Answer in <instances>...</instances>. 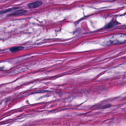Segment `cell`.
<instances>
[{
  "instance_id": "6da1fadb",
  "label": "cell",
  "mask_w": 126,
  "mask_h": 126,
  "mask_svg": "<svg viewBox=\"0 0 126 126\" xmlns=\"http://www.w3.org/2000/svg\"><path fill=\"white\" fill-rule=\"evenodd\" d=\"M126 43V34L117 33L111 36L107 40L108 45H120Z\"/></svg>"
},
{
  "instance_id": "7a4b0ae2",
  "label": "cell",
  "mask_w": 126,
  "mask_h": 126,
  "mask_svg": "<svg viewBox=\"0 0 126 126\" xmlns=\"http://www.w3.org/2000/svg\"><path fill=\"white\" fill-rule=\"evenodd\" d=\"M42 4V2L41 1H36L34 2H31L28 4L29 8L32 9V8H35L38 7H39Z\"/></svg>"
},
{
  "instance_id": "3957f363",
  "label": "cell",
  "mask_w": 126,
  "mask_h": 126,
  "mask_svg": "<svg viewBox=\"0 0 126 126\" xmlns=\"http://www.w3.org/2000/svg\"><path fill=\"white\" fill-rule=\"evenodd\" d=\"M23 49H24V47L23 46H16V47H13L10 48L9 50L12 53H15L18 51H21Z\"/></svg>"
},
{
  "instance_id": "277c9868",
  "label": "cell",
  "mask_w": 126,
  "mask_h": 126,
  "mask_svg": "<svg viewBox=\"0 0 126 126\" xmlns=\"http://www.w3.org/2000/svg\"><path fill=\"white\" fill-rule=\"evenodd\" d=\"M118 24V22H117L116 20H112L109 23H108V24L107 25L106 28H107V29L110 28H112V27H114V26H115L117 25Z\"/></svg>"
},
{
  "instance_id": "5b68a950",
  "label": "cell",
  "mask_w": 126,
  "mask_h": 126,
  "mask_svg": "<svg viewBox=\"0 0 126 126\" xmlns=\"http://www.w3.org/2000/svg\"><path fill=\"white\" fill-rule=\"evenodd\" d=\"M27 11L24 10V9H20V10H16L15 12H13L12 14H10V15H17L21 14H23L24 13H26Z\"/></svg>"
},
{
  "instance_id": "8992f818",
  "label": "cell",
  "mask_w": 126,
  "mask_h": 126,
  "mask_svg": "<svg viewBox=\"0 0 126 126\" xmlns=\"http://www.w3.org/2000/svg\"><path fill=\"white\" fill-rule=\"evenodd\" d=\"M18 9V7H14V8H8L5 10H3L2 11H0V14H4L5 13H7L11 11H12V10H14V9Z\"/></svg>"
},
{
  "instance_id": "52a82bcc",
  "label": "cell",
  "mask_w": 126,
  "mask_h": 126,
  "mask_svg": "<svg viewBox=\"0 0 126 126\" xmlns=\"http://www.w3.org/2000/svg\"><path fill=\"white\" fill-rule=\"evenodd\" d=\"M0 69H1V68H0Z\"/></svg>"
}]
</instances>
